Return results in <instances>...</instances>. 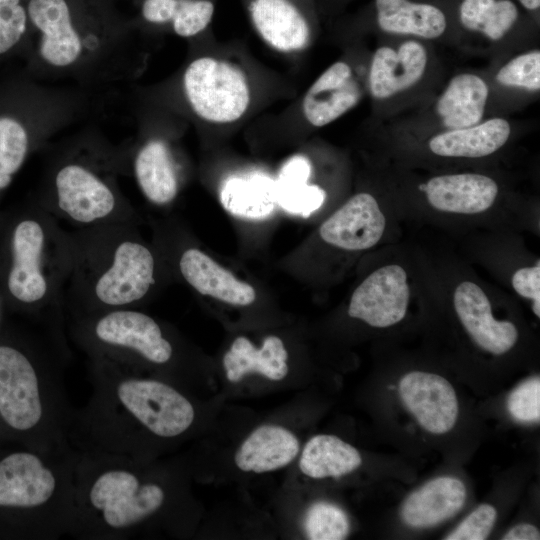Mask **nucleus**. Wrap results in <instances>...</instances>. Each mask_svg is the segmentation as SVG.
<instances>
[{"instance_id":"obj_1","label":"nucleus","mask_w":540,"mask_h":540,"mask_svg":"<svg viewBox=\"0 0 540 540\" xmlns=\"http://www.w3.org/2000/svg\"><path fill=\"white\" fill-rule=\"evenodd\" d=\"M95 386L75 429L82 449L120 454L136 427L160 438H174L194 421L191 402L165 382L115 375L99 379Z\"/></svg>"},{"instance_id":"obj_2","label":"nucleus","mask_w":540,"mask_h":540,"mask_svg":"<svg viewBox=\"0 0 540 540\" xmlns=\"http://www.w3.org/2000/svg\"><path fill=\"white\" fill-rule=\"evenodd\" d=\"M67 97L43 90L24 70L0 74V192L12 182L43 129L59 124Z\"/></svg>"},{"instance_id":"obj_3","label":"nucleus","mask_w":540,"mask_h":540,"mask_svg":"<svg viewBox=\"0 0 540 540\" xmlns=\"http://www.w3.org/2000/svg\"><path fill=\"white\" fill-rule=\"evenodd\" d=\"M20 350L0 346V417L18 432L41 431L48 442L66 440L59 393Z\"/></svg>"},{"instance_id":"obj_4","label":"nucleus","mask_w":540,"mask_h":540,"mask_svg":"<svg viewBox=\"0 0 540 540\" xmlns=\"http://www.w3.org/2000/svg\"><path fill=\"white\" fill-rule=\"evenodd\" d=\"M183 90L192 111L211 123H231L250 104V88L235 65L213 57L193 60L183 74Z\"/></svg>"},{"instance_id":"obj_5","label":"nucleus","mask_w":540,"mask_h":540,"mask_svg":"<svg viewBox=\"0 0 540 540\" xmlns=\"http://www.w3.org/2000/svg\"><path fill=\"white\" fill-rule=\"evenodd\" d=\"M409 297L404 268L397 264L385 265L357 286L350 298L348 314L372 327H389L405 317Z\"/></svg>"},{"instance_id":"obj_6","label":"nucleus","mask_w":540,"mask_h":540,"mask_svg":"<svg viewBox=\"0 0 540 540\" xmlns=\"http://www.w3.org/2000/svg\"><path fill=\"white\" fill-rule=\"evenodd\" d=\"M155 261L151 251L134 241H124L114 252L111 266L97 279V299L108 306H123L142 299L154 284Z\"/></svg>"},{"instance_id":"obj_7","label":"nucleus","mask_w":540,"mask_h":540,"mask_svg":"<svg viewBox=\"0 0 540 540\" xmlns=\"http://www.w3.org/2000/svg\"><path fill=\"white\" fill-rule=\"evenodd\" d=\"M93 330L102 344L132 351L154 364L167 363L173 354V347L163 336L160 326L142 312H109L97 320Z\"/></svg>"},{"instance_id":"obj_8","label":"nucleus","mask_w":540,"mask_h":540,"mask_svg":"<svg viewBox=\"0 0 540 540\" xmlns=\"http://www.w3.org/2000/svg\"><path fill=\"white\" fill-rule=\"evenodd\" d=\"M58 207L71 219L91 223L109 216L116 196L111 187L84 164L67 163L54 178Z\"/></svg>"},{"instance_id":"obj_9","label":"nucleus","mask_w":540,"mask_h":540,"mask_svg":"<svg viewBox=\"0 0 540 540\" xmlns=\"http://www.w3.org/2000/svg\"><path fill=\"white\" fill-rule=\"evenodd\" d=\"M399 395L408 411L428 432L450 431L458 416V400L452 385L442 376L413 371L399 382Z\"/></svg>"},{"instance_id":"obj_10","label":"nucleus","mask_w":540,"mask_h":540,"mask_svg":"<svg viewBox=\"0 0 540 540\" xmlns=\"http://www.w3.org/2000/svg\"><path fill=\"white\" fill-rule=\"evenodd\" d=\"M386 219L375 197L361 192L338 208L319 228L321 238L348 251L366 250L382 238Z\"/></svg>"},{"instance_id":"obj_11","label":"nucleus","mask_w":540,"mask_h":540,"mask_svg":"<svg viewBox=\"0 0 540 540\" xmlns=\"http://www.w3.org/2000/svg\"><path fill=\"white\" fill-rule=\"evenodd\" d=\"M456 314L472 340L483 350L502 355L518 340V330L510 321H498L492 315L490 301L474 282L460 283L453 294Z\"/></svg>"},{"instance_id":"obj_12","label":"nucleus","mask_w":540,"mask_h":540,"mask_svg":"<svg viewBox=\"0 0 540 540\" xmlns=\"http://www.w3.org/2000/svg\"><path fill=\"white\" fill-rule=\"evenodd\" d=\"M427 65L425 47L416 40L403 42L398 49L379 47L369 69V88L373 97L387 99L415 85Z\"/></svg>"},{"instance_id":"obj_13","label":"nucleus","mask_w":540,"mask_h":540,"mask_svg":"<svg viewBox=\"0 0 540 540\" xmlns=\"http://www.w3.org/2000/svg\"><path fill=\"white\" fill-rule=\"evenodd\" d=\"M360 99L351 67L343 61L330 65L309 87L303 101L305 119L323 127L352 109Z\"/></svg>"},{"instance_id":"obj_14","label":"nucleus","mask_w":540,"mask_h":540,"mask_svg":"<svg viewBox=\"0 0 540 540\" xmlns=\"http://www.w3.org/2000/svg\"><path fill=\"white\" fill-rule=\"evenodd\" d=\"M436 210L456 214H478L488 210L498 195V185L479 173L439 175L422 187Z\"/></svg>"},{"instance_id":"obj_15","label":"nucleus","mask_w":540,"mask_h":540,"mask_svg":"<svg viewBox=\"0 0 540 540\" xmlns=\"http://www.w3.org/2000/svg\"><path fill=\"white\" fill-rule=\"evenodd\" d=\"M44 232L34 220L20 222L13 234V261L8 276L10 293L24 303L38 302L47 292V282L42 273L41 257Z\"/></svg>"},{"instance_id":"obj_16","label":"nucleus","mask_w":540,"mask_h":540,"mask_svg":"<svg viewBox=\"0 0 540 540\" xmlns=\"http://www.w3.org/2000/svg\"><path fill=\"white\" fill-rule=\"evenodd\" d=\"M179 267L188 284L202 295L235 306H247L256 299V291L250 284L197 248H189L182 254Z\"/></svg>"},{"instance_id":"obj_17","label":"nucleus","mask_w":540,"mask_h":540,"mask_svg":"<svg viewBox=\"0 0 540 540\" xmlns=\"http://www.w3.org/2000/svg\"><path fill=\"white\" fill-rule=\"evenodd\" d=\"M376 23L388 34L422 39L441 37L448 15L438 4L421 0H374Z\"/></svg>"},{"instance_id":"obj_18","label":"nucleus","mask_w":540,"mask_h":540,"mask_svg":"<svg viewBox=\"0 0 540 540\" xmlns=\"http://www.w3.org/2000/svg\"><path fill=\"white\" fill-rule=\"evenodd\" d=\"M465 500L466 488L461 480L451 476L438 477L406 498L401 517L410 527L435 526L457 514Z\"/></svg>"},{"instance_id":"obj_19","label":"nucleus","mask_w":540,"mask_h":540,"mask_svg":"<svg viewBox=\"0 0 540 540\" xmlns=\"http://www.w3.org/2000/svg\"><path fill=\"white\" fill-rule=\"evenodd\" d=\"M250 14L260 36L276 50L292 52L307 45L308 23L289 0H254Z\"/></svg>"},{"instance_id":"obj_20","label":"nucleus","mask_w":540,"mask_h":540,"mask_svg":"<svg viewBox=\"0 0 540 540\" xmlns=\"http://www.w3.org/2000/svg\"><path fill=\"white\" fill-rule=\"evenodd\" d=\"M300 444L288 429L272 424L256 428L235 454V463L242 471L264 473L280 469L298 455Z\"/></svg>"},{"instance_id":"obj_21","label":"nucleus","mask_w":540,"mask_h":540,"mask_svg":"<svg viewBox=\"0 0 540 540\" xmlns=\"http://www.w3.org/2000/svg\"><path fill=\"white\" fill-rule=\"evenodd\" d=\"M511 126L504 118H491L478 124L447 130L432 137L430 150L442 157L480 158L493 154L508 140Z\"/></svg>"},{"instance_id":"obj_22","label":"nucleus","mask_w":540,"mask_h":540,"mask_svg":"<svg viewBox=\"0 0 540 540\" xmlns=\"http://www.w3.org/2000/svg\"><path fill=\"white\" fill-rule=\"evenodd\" d=\"M288 353L283 341L274 335L267 336L260 348L244 337H237L223 357L226 377L238 382L249 373H259L279 381L288 373Z\"/></svg>"},{"instance_id":"obj_23","label":"nucleus","mask_w":540,"mask_h":540,"mask_svg":"<svg viewBox=\"0 0 540 540\" xmlns=\"http://www.w3.org/2000/svg\"><path fill=\"white\" fill-rule=\"evenodd\" d=\"M488 94V86L480 76L458 74L439 97L436 111L448 130L469 127L481 122Z\"/></svg>"},{"instance_id":"obj_24","label":"nucleus","mask_w":540,"mask_h":540,"mask_svg":"<svg viewBox=\"0 0 540 540\" xmlns=\"http://www.w3.org/2000/svg\"><path fill=\"white\" fill-rule=\"evenodd\" d=\"M134 173L140 190L152 203H170L178 192V178L169 146L161 139H150L138 150Z\"/></svg>"},{"instance_id":"obj_25","label":"nucleus","mask_w":540,"mask_h":540,"mask_svg":"<svg viewBox=\"0 0 540 540\" xmlns=\"http://www.w3.org/2000/svg\"><path fill=\"white\" fill-rule=\"evenodd\" d=\"M361 463V455L355 447L336 436L320 434L305 444L299 468L311 478H339L356 470Z\"/></svg>"},{"instance_id":"obj_26","label":"nucleus","mask_w":540,"mask_h":540,"mask_svg":"<svg viewBox=\"0 0 540 540\" xmlns=\"http://www.w3.org/2000/svg\"><path fill=\"white\" fill-rule=\"evenodd\" d=\"M457 17L464 29L499 41L519 21L520 9L514 0H458Z\"/></svg>"},{"instance_id":"obj_27","label":"nucleus","mask_w":540,"mask_h":540,"mask_svg":"<svg viewBox=\"0 0 540 540\" xmlns=\"http://www.w3.org/2000/svg\"><path fill=\"white\" fill-rule=\"evenodd\" d=\"M309 161L302 156L290 159L281 169L276 185L277 203L286 211L308 217L319 209L326 197L322 188L307 183Z\"/></svg>"},{"instance_id":"obj_28","label":"nucleus","mask_w":540,"mask_h":540,"mask_svg":"<svg viewBox=\"0 0 540 540\" xmlns=\"http://www.w3.org/2000/svg\"><path fill=\"white\" fill-rule=\"evenodd\" d=\"M220 200L233 215L261 218L269 215L277 203L276 185L260 175L231 177L221 187Z\"/></svg>"},{"instance_id":"obj_29","label":"nucleus","mask_w":540,"mask_h":540,"mask_svg":"<svg viewBox=\"0 0 540 540\" xmlns=\"http://www.w3.org/2000/svg\"><path fill=\"white\" fill-rule=\"evenodd\" d=\"M29 28L27 4L23 0H0V74L15 57L25 59Z\"/></svg>"},{"instance_id":"obj_30","label":"nucleus","mask_w":540,"mask_h":540,"mask_svg":"<svg viewBox=\"0 0 540 540\" xmlns=\"http://www.w3.org/2000/svg\"><path fill=\"white\" fill-rule=\"evenodd\" d=\"M303 526L310 540H342L350 531V522L345 511L326 501H317L309 506Z\"/></svg>"},{"instance_id":"obj_31","label":"nucleus","mask_w":540,"mask_h":540,"mask_svg":"<svg viewBox=\"0 0 540 540\" xmlns=\"http://www.w3.org/2000/svg\"><path fill=\"white\" fill-rule=\"evenodd\" d=\"M496 80L505 86L538 91L540 88L539 50L525 52L509 60L498 70Z\"/></svg>"},{"instance_id":"obj_32","label":"nucleus","mask_w":540,"mask_h":540,"mask_svg":"<svg viewBox=\"0 0 540 540\" xmlns=\"http://www.w3.org/2000/svg\"><path fill=\"white\" fill-rule=\"evenodd\" d=\"M213 12V3L208 0H176L169 22L177 35L191 37L207 27Z\"/></svg>"},{"instance_id":"obj_33","label":"nucleus","mask_w":540,"mask_h":540,"mask_svg":"<svg viewBox=\"0 0 540 540\" xmlns=\"http://www.w3.org/2000/svg\"><path fill=\"white\" fill-rule=\"evenodd\" d=\"M507 409L519 422H539L540 378H530L513 389L507 398Z\"/></svg>"},{"instance_id":"obj_34","label":"nucleus","mask_w":540,"mask_h":540,"mask_svg":"<svg viewBox=\"0 0 540 540\" xmlns=\"http://www.w3.org/2000/svg\"><path fill=\"white\" fill-rule=\"evenodd\" d=\"M497 518L496 509L481 504L473 510L445 540H484L490 534Z\"/></svg>"},{"instance_id":"obj_35","label":"nucleus","mask_w":540,"mask_h":540,"mask_svg":"<svg viewBox=\"0 0 540 540\" xmlns=\"http://www.w3.org/2000/svg\"><path fill=\"white\" fill-rule=\"evenodd\" d=\"M512 286L522 297L533 301V311L540 317V263L518 269L512 276Z\"/></svg>"},{"instance_id":"obj_36","label":"nucleus","mask_w":540,"mask_h":540,"mask_svg":"<svg viewBox=\"0 0 540 540\" xmlns=\"http://www.w3.org/2000/svg\"><path fill=\"white\" fill-rule=\"evenodd\" d=\"M176 0H145L142 6L143 17L151 23L170 21Z\"/></svg>"},{"instance_id":"obj_37","label":"nucleus","mask_w":540,"mask_h":540,"mask_svg":"<svg viewBox=\"0 0 540 540\" xmlns=\"http://www.w3.org/2000/svg\"><path fill=\"white\" fill-rule=\"evenodd\" d=\"M503 540H538L539 530L531 524L522 523L512 527L503 537Z\"/></svg>"},{"instance_id":"obj_38","label":"nucleus","mask_w":540,"mask_h":540,"mask_svg":"<svg viewBox=\"0 0 540 540\" xmlns=\"http://www.w3.org/2000/svg\"><path fill=\"white\" fill-rule=\"evenodd\" d=\"M518 4L528 12L538 13L540 0H517Z\"/></svg>"}]
</instances>
